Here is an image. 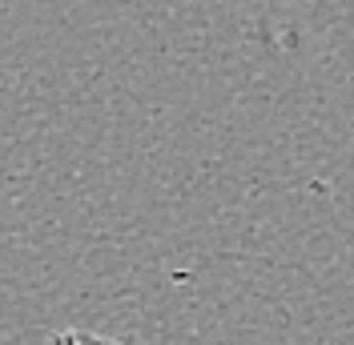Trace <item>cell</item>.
<instances>
[{"label":"cell","instance_id":"cell-1","mask_svg":"<svg viewBox=\"0 0 354 345\" xmlns=\"http://www.w3.org/2000/svg\"><path fill=\"white\" fill-rule=\"evenodd\" d=\"M44 345H125V342L105 337V333H88V329H65V333H53Z\"/></svg>","mask_w":354,"mask_h":345}]
</instances>
